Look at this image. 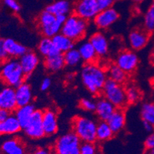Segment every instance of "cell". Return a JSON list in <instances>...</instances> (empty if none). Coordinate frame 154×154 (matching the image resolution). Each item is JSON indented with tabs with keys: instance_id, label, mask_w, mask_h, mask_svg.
<instances>
[{
	"instance_id": "cell-16",
	"label": "cell",
	"mask_w": 154,
	"mask_h": 154,
	"mask_svg": "<svg viewBox=\"0 0 154 154\" xmlns=\"http://www.w3.org/2000/svg\"><path fill=\"white\" fill-rule=\"evenodd\" d=\"M89 41L93 45L99 57H104L108 54L109 42L103 32H95L90 36Z\"/></svg>"
},
{
	"instance_id": "cell-15",
	"label": "cell",
	"mask_w": 154,
	"mask_h": 154,
	"mask_svg": "<svg viewBox=\"0 0 154 154\" xmlns=\"http://www.w3.org/2000/svg\"><path fill=\"white\" fill-rule=\"evenodd\" d=\"M42 126L46 136H53L59 130L57 114L52 109H47L42 114Z\"/></svg>"
},
{
	"instance_id": "cell-12",
	"label": "cell",
	"mask_w": 154,
	"mask_h": 154,
	"mask_svg": "<svg viewBox=\"0 0 154 154\" xmlns=\"http://www.w3.org/2000/svg\"><path fill=\"white\" fill-rule=\"evenodd\" d=\"M149 32L145 29H133L129 34V43L133 50H140L146 46L149 40Z\"/></svg>"
},
{
	"instance_id": "cell-33",
	"label": "cell",
	"mask_w": 154,
	"mask_h": 154,
	"mask_svg": "<svg viewBox=\"0 0 154 154\" xmlns=\"http://www.w3.org/2000/svg\"><path fill=\"white\" fill-rule=\"evenodd\" d=\"M126 95L127 103L130 105L137 103L141 97L140 90L134 85H130L126 88Z\"/></svg>"
},
{
	"instance_id": "cell-6",
	"label": "cell",
	"mask_w": 154,
	"mask_h": 154,
	"mask_svg": "<svg viewBox=\"0 0 154 154\" xmlns=\"http://www.w3.org/2000/svg\"><path fill=\"white\" fill-rule=\"evenodd\" d=\"M102 95L116 108L123 109L128 105L126 89L123 87V84L118 83L109 78L106 81Z\"/></svg>"
},
{
	"instance_id": "cell-7",
	"label": "cell",
	"mask_w": 154,
	"mask_h": 154,
	"mask_svg": "<svg viewBox=\"0 0 154 154\" xmlns=\"http://www.w3.org/2000/svg\"><path fill=\"white\" fill-rule=\"evenodd\" d=\"M81 140L73 132L60 136L56 140L53 147L55 154H80Z\"/></svg>"
},
{
	"instance_id": "cell-50",
	"label": "cell",
	"mask_w": 154,
	"mask_h": 154,
	"mask_svg": "<svg viewBox=\"0 0 154 154\" xmlns=\"http://www.w3.org/2000/svg\"><path fill=\"white\" fill-rule=\"evenodd\" d=\"M0 154H3V153H2V151H0Z\"/></svg>"
},
{
	"instance_id": "cell-43",
	"label": "cell",
	"mask_w": 154,
	"mask_h": 154,
	"mask_svg": "<svg viewBox=\"0 0 154 154\" xmlns=\"http://www.w3.org/2000/svg\"><path fill=\"white\" fill-rule=\"evenodd\" d=\"M143 126L144 130L148 133H152L154 131V126L148 122L143 121Z\"/></svg>"
},
{
	"instance_id": "cell-9",
	"label": "cell",
	"mask_w": 154,
	"mask_h": 154,
	"mask_svg": "<svg viewBox=\"0 0 154 154\" xmlns=\"http://www.w3.org/2000/svg\"><path fill=\"white\" fill-rule=\"evenodd\" d=\"M100 12L96 0H78L73 7V13L79 17L90 21Z\"/></svg>"
},
{
	"instance_id": "cell-39",
	"label": "cell",
	"mask_w": 154,
	"mask_h": 154,
	"mask_svg": "<svg viewBox=\"0 0 154 154\" xmlns=\"http://www.w3.org/2000/svg\"><path fill=\"white\" fill-rule=\"evenodd\" d=\"M98 8L100 10H104V9H109L112 6L114 2V0H96Z\"/></svg>"
},
{
	"instance_id": "cell-42",
	"label": "cell",
	"mask_w": 154,
	"mask_h": 154,
	"mask_svg": "<svg viewBox=\"0 0 154 154\" xmlns=\"http://www.w3.org/2000/svg\"><path fill=\"white\" fill-rule=\"evenodd\" d=\"M51 84H52V81H51V79L49 78L46 77V78L43 79L40 85L41 90L42 91H47L48 89L50 88Z\"/></svg>"
},
{
	"instance_id": "cell-34",
	"label": "cell",
	"mask_w": 154,
	"mask_h": 154,
	"mask_svg": "<svg viewBox=\"0 0 154 154\" xmlns=\"http://www.w3.org/2000/svg\"><path fill=\"white\" fill-rule=\"evenodd\" d=\"M79 106L81 109L86 112H95L96 108V102L91 99L82 98L79 100Z\"/></svg>"
},
{
	"instance_id": "cell-29",
	"label": "cell",
	"mask_w": 154,
	"mask_h": 154,
	"mask_svg": "<svg viewBox=\"0 0 154 154\" xmlns=\"http://www.w3.org/2000/svg\"><path fill=\"white\" fill-rule=\"evenodd\" d=\"M115 133L112 130L110 126H109L106 121L100 120L97 123L96 127V140L100 142H106L111 140Z\"/></svg>"
},
{
	"instance_id": "cell-5",
	"label": "cell",
	"mask_w": 154,
	"mask_h": 154,
	"mask_svg": "<svg viewBox=\"0 0 154 154\" xmlns=\"http://www.w3.org/2000/svg\"><path fill=\"white\" fill-rule=\"evenodd\" d=\"M87 29L88 21L73 13L67 16L62 27L61 32L73 42H79L86 36Z\"/></svg>"
},
{
	"instance_id": "cell-35",
	"label": "cell",
	"mask_w": 154,
	"mask_h": 154,
	"mask_svg": "<svg viewBox=\"0 0 154 154\" xmlns=\"http://www.w3.org/2000/svg\"><path fill=\"white\" fill-rule=\"evenodd\" d=\"M80 154H96L97 148L95 143L82 142L79 147Z\"/></svg>"
},
{
	"instance_id": "cell-31",
	"label": "cell",
	"mask_w": 154,
	"mask_h": 154,
	"mask_svg": "<svg viewBox=\"0 0 154 154\" xmlns=\"http://www.w3.org/2000/svg\"><path fill=\"white\" fill-rule=\"evenodd\" d=\"M63 56H64V60H65L66 66H76L78 64L80 63L81 61H82L79 50L78 49H75V48H72L63 53Z\"/></svg>"
},
{
	"instance_id": "cell-22",
	"label": "cell",
	"mask_w": 154,
	"mask_h": 154,
	"mask_svg": "<svg viewBox=\"0 0 154 154\" xmlns=\"http://www.w3.org/2000/svg\"><path fill=\"white\" fill-rule=\"evenodd\" d=\"M35 110V107L31 103L23 106H18L15 110L14 114L21 125L22 130L27 126Z\"/></svg>"
},
{
	"instance_id": "cell-48",
	"label": "cell",
	"mask_w": 154,
	"mask_h": 154,
	"mask_svg": "<svg viewBox=\"0 0 154 154\" xmlns=\"http://www.w3.org/2000/svg\"><path fill=\"white\" fill-rule=\"evenodd\" d=\"M152 60H153V62H154V53H153V56H152Z\"/></svg>"
},
{
	"instance_id": "cell-52",
	"label": "cell",
	"mask_w": 154,
	"mask_h": 154,
	"mask_svg": "<svg viewBox=\"0 0 154 154\" xmlns=\"http://www.w3.org/2000/svg\"><path fill=\"white\" fill-rule=\"evenodd\" d=\"M142 154H148V153H142Z\"/></svg>"
},
{
	"instance_id": "cell-2",
	"label": "cell",
	"mask_w": 154,
	"mask_h": 154,
	"mask_svg": "<svg viewBox=\"0 0 154 154\" xmlns=\"http://www.w3.org/2000/svg\"><path fill=\"white\" fill-rule=\"evenodd\" d=\"M68 16L60 15L55 16L47 10H44L37 18V26L44 37L53 38L60 33L63 25Z\"/></svg>"
},
{
	"instance_id": "cell-44",
	"label": "cell",
	"mask_w": 154,
	"mask_h": 154,
	"mask_svg": "<svg viewBox=\"0 0 154 154\" xmlns=\"http://www.w3.org/2000/svg\"><path fill=\"white\" fill-rule=\"evenodd\" d=\"M10 114H11V112H9V111L0 109V122H2V121H3V120H5V119H7Z\"/></svg>"
},
{
	"instance_id": "cell-45",
	"label": "cell",
	"mask_w": 154,
	"mask_h": 154,
	"mask_svg": "<svg viewBox=\"0 0 154 154\" xmlns=\"http://www.w3.org/2000/svg\"><path fill=\"white\" fill-rule=\"evenodd\" d=\"M146 15L149 16V17H151L152 19H154V0L152 2V3L149 5Z\"/></svg>"
},
{
	"instance_id": "cell-4",
	"label": "cell",
	"mask_w": 154,
	"mask_h": 154,
	"mask_svg": "<svg viewBox=\"0 0 154 154\" xmlns=\"http://www.w3.org/2000/svg\"><path fill=\"white\" fill-rule=\"evenodd\" d=\"M97 123L85 116H76L72 120V132L79 137L81 142L95 143L96 141Z\"/></svg>"
},
{
	"instance_id": "cell-23",
	"label": "cell",
	"mask_w": 154,
	"mask_h": 154,
	"mask_svg": "<svg viewBox=\"0 0 154 154\" xmlns=\"http://www.w3.org/2000/svg\"><path fill=\"white\" fill-rule=\"evenodd\" d=\"M44 66L49 72H58L66 66L63 53H58L48 56L44 60Z\"/></svg>"
},
{
	"instance_id": "cell-25",
	"label": "cell",
	"mask_w": 154,
	"mask_h": 154,
	"mask_svg": "<svg viewBox=\"0 0 154 154\" xmlns=\"http://www.w3.org/2000/svg\"><path fill=\"white\" fill-rule=\"evenodd\" d=\"M5 46L9 57L12 59L20 58L27 52L26 47L12 38H5Z\"/></svg>"
},
{
	"instance_id": "cell-51",
	"label": "cell",
	"mask_w": 154,
	"mask_h": 154,
	"mask_svg": "<svg viewBox=\"0 0 154 154\" xmlns=\"http://www.w3.org/2000/svg\"><path fill=\"white\" fill-rule=\"evenodd\" d=\"M114 1H119V0H114Z\"/></svg>"
},
{
	"instance_id": "cell-24",
	"label": "cell",
	"mask_w": 154,
	"mask_h": 154,
	"mask_svg": "<svg viewBox=\"0 0 154 154\" xmlns=\"http://www.w3.org/2000/svg\"><path fill=\"white\" fill-rule=\"evenodd\" d=\"M78 50L80 53L82 60L85 63H96V60L99 56L96 54V50L89 41L82 42L79 45Z\"/></svg>"
},
{
	"instance_id": "cell-49",
	"label": "cell",
	"mask_w": 154,
	"mask_h": 154,
	"mask_svg": "<svg viewBox=\"0 0 154 154\" xmlns=\"http://www.w3.org/2000/svg\"><path fill=\"white\" fill-rule=\"evenodd\" d=\"M0 10H1V2H0Z\"/></svg>"
},
{
	"instance_id": "cell-28",
	"label": "cell",
	"mask_w": 154,
	"mask_h": 154,
	"mask_svg": "<svg viewBox=\"0 0 154 154\" xmlns=\"http://www.w3.org/2000/svg\"><path fill=\"white\" fill-rule=\"evenodd\" d=\"M106 73L109 79H112L120 84H123L127 81L128 74L120 67L118 66L116 63L109 66L106 70Z\"/></svg>"
},
{
	"instance_id": "cell-38",
	"label": "cell",
	"mask_w": 154,
	"mask_h": 154,
	"mask_svg": "<svg viewBox=\"0 0 154 154\" xmlns=\"http://www.w3.org/2000/svg\"><path fill=\"white\" fill-rule=\"evenodd\" d=\"M3 2L12 12H19L21 9V6L16 0H3Z\"/></svg>"
},
{
	"instance_id": "cell-1",
	"label": "cell",
	"mask_w": 154,
	"mask_h": 154,
	"mask_svg": "<svg viewBox=\"0 0 154 154\" xmlns=\"http://www.w3.org/2000/svg\"><path fill=\"white\" fill-rule=\"evenodd\" d=\"M82 84L94 96L102 95L103 89L107 80L106 70L96 63H85L80 72Z\"/></svg>"
},
{
	"instance_id": "cell-8",
	"label": "cell",
	"mask_w": 154,
	"mask_h": 154,
	"mask_svg": "<svg viewBox=\"0 0 154 154\" xmlns=\"http://www.w3.org/2000/svg\"><path fill=\"white\" fill-rule=\"evenodd\" d=\"M43 111L35 109L27 126L23 129L25 134L32 140H40L46 134L42 126Z\"/></svg>"
},
{
	"instance_id": "cell-10",
	"label": "cell",
	"mask_w": 154,
	"mask_h": 154,
	"mask_svg": "<svg viewBox=\"0 0 154 154\" xmlns=\"http://www.w3.org/2000/svg\"><path fill=\"white\" fill-rule=\"evenodd\" d=\"M115 63L126 73L131 74L136 71L138 66L139 58L133 51L125 49L119 53Z\"/></svg>"
},
{
	"instance_id": "cell-14",
	"label": "cell",
	"mask_w": 154,
	"mask_h": 154,
	"mask_svg": "<svg viewBox=\"0 0 154 154\" xmlns=\"http://www.w3.org/2000/svg\"><path fill=\"white\" fill-rule=\"evenodd\" d=\"M19 62L26 76L29 77L38 66L39 58L35 52L27 50L26 53L19 58Z\"/></svg>"
},
{
	"instance_id": "cell-40",
	"label": "cell",
	"mask_w": 154,
	"mask_h": 154,
	"mask_svg": "<svg viewBox=\"0 0 154 154\" xmlns=\"http://www.w3.org/2000/svg\"><path fill=\"white\" fill-rule=\"evenodd\" d=\"M144 146L147 150L154 148V132L151 133L146 139L145 142H144Z\"/></svg>"
},
{
	"instance_id": "cell-27",
	"label": "cell",
	"mask_w": 154,
	"mask_h": 154,
	"mask_svg": "<svg viewBox=\"0 0 154 154\" xmlns=\"http://www.w3.org/2000/svg\"><path fill=\"white\" fill-rule=\"evenodd\" d=\"M53 44L56 46V49L60 51L61 53H64L69 49L74 48V42L72 39H70L69 37L63 35L62 32L54 35L52 38Z\"/></svg>"
},
{
	"instance_id": "cell-11",
	"label": "cell",
	"mask_w": 154,
	"mask_h": 154,
	"mask_svg": "<svg viewBox=\"0 0 154 154\" xmlns=\"http://www.w3.org/2000/svg\"><path fill=\"white\" fill-rule=\"evenodd\" d=\"M119 17L118 12L112 7L100 10L93 19L94 24L100 29H106L117 21Z\"/></svg>"
},
{
	"instance_id": "cell-32",
	"label": "cell",
	"mask_w": 154,
	"mask_h": 154,
	"mask_svg": "<svg viewBox=\"0 0 154 154\" xmlns=\"http://www.w3.org/2000/svg\"><path fill=\"white\" fill-rule=\"evenodd\" d=\"M140 116L143 121L148 122L154 126V103H145L143 104L140 111Z\"/></svg>"
},
{
	"instance_id": "cell-17",
	"label": "cell",
	"mask_w": 154,
	"mask_h": 154,
	"mask_svg": "<svg viewBox=\"0 0 154 154\" xmlns=\"http://www.w3.org/2000/svg\"><path fill=\"white\" fill-rule=\"evenodd\" d=\"M116 109V107L103 97L100 98L96 102V108L95 112L100 120L107 121L115 112Z\"/></svg>"
},
{
	"instance_id": "cell-19",
	"label": "cell",
	"mask_w": 154,
	"mask_h": 154,
	"mask_svg": "<svg viewBox=\"0 0 154 154\" xmlns=\"http://www.w3.org/2000/svg\"><path fill=\"white\" fill-rule=\"evenodd\" d=\"M15 90L18 106H23L31 103L32 100V92L29 83L26 82H23L15 88Z\"/></svg>"
},
{
	"instance_id": "cell-26",
	"label": "cell",
	"mask_w": 154,
	"mask_h": 154,
	"mask_svg": "<svg viewBox=\"0 0 154 154\" xmlns=\"http://www.w3.org/2000/svg\"><path fill=\"white\" fill-rule=\"evenodd\" d=\"M38 52L44 58L61 53L54 46L52 38L49 37H43L39 41L38 44Z\"/></svg>"
},
{
	"instance_id": "cell-41",
	"label": "cell",
	"mask_w": 154,
	"mask_h": 154,
	"mask_svg": "<svg viewBox=\"0 0 154 154\" xmlns=\"http://www.w3.org/2000/svg\"><path fill=\"white\" fill-rule=\"evenodd\" d=\"M30 154H55L53 150L48 147H38L30 152Z\"/></svg>"
},
{
	"instance_id": "cell-20",
	"label": "cell",
	"mask_w": 154,
	"mask_h": 154,
	"mask_svg": "<svg viewBox=\"0 0 154 154\" xmlns=\"http://www.w3.org/2000/svg\"><path fill=\"white\" fill-rule=\"evenodd\" d=\"M106 122L115 134L122 131L126 125V116L123 109L116 108Z\"/></svg>"
},
{
	"instance_id": "cell-37",
	"label": "cell",
	"mask_w": 154,
	"mask_h": 154,
	"mask_svg": "<svg viewBox=\"0 0 154 154\" xmlns=\"http://www.w3.org/2000/svg\"><path fill=\"white\" fill-rule=\"evenodd\" d=\"M144 29L146 30L148 32L152 33L154 32V19L149 17V16L145 15L144 16Z\"/></svg>"
},
{
	"instance_id": "cell-21",
	"label": "cell",
	"mask_w": 154,
	"mask_h": 154,
	"mask_svg": "<svg viewBox=\"0 0 154 154\" xmlns=\"http://www.w3.org/2000/svg\"><path fill=\"white\" fill-rule=\"evenodd\" d=\"M3 154H26V147L19 138H11L5 140L1 147Z\"/></svg>"
},
{
	"instance_id": "cell-3",
	"label": "cell",
	"mask_w": 154,
	"mask_h": 154,
	"mask_svg": "<svg viewBox=\"0 0 154 154\" xmlns=\"http://www.w3.org/2000/svg\"><path fill=\"white\" fill-rule=\"evenodd\" d=\"M26 76L25 75L19 60L10 58L1 64L0 80L5 86L16 88L24 82Z\"/></svg>"
},
{
	"instance_id": "cell-47",
	"label": "cell",
	"mask_w": 154,
	"mask_h": 154,
	"mask_svg": "<svg viewBox=\"0 0 154 154\" xmlns=\"http://www.w3.org/2000/svg\"><path fill=\"white\" fill-rule=\"evenodd\" d=\"M147 153H148V154H154V148H152V149H149Z\"/></svg>"
},
{
	"instance_id": "cell-36",
	"label": "cell",
	"mask_w": 154,
	"mask_h": 154,
	"mask_svg": "<svg viewBox=\"0 0 154 154\" xmlns=\"http://www.w3.org/2000/svg\"><path fill=\"white\" fill-rule=\"evenodd\" d=\"M9 59L10 57L5 46V38H0V65Z\"/></svg>"
},
{
	"instance_id": "cell-18",
	"label": "cell",
	"mask_w": 154,
	"mask_h": 154,
	"mask_svg": "<svg viewBox=\"0 0 154 154\" xmlns=\"http://www.w3.org/2000/svg\"><path fill=\"white\" fill-rule=\"evenodd\" d=\"M21 130V125L15 114L11 113L7 119L0 122V136L14 135Z\"/></svg>"
},
{
	"instance_id": "cell-13",
	"label": "cell",
	"mask_w": 154,
	"mask_h": 154,
	"mask_svg": "<svg viewBox=\"0 0 154 154\" xmlns=\"http://www.w3.org/2000/svg\"><path fill=\"white\" fill-rule=\"evenodd\" d=\"M15 88L6 86L0 90V109L9 112H15L17 109Z\"/></svg>"
},
{
	"instance_id": "cell-30",
	"label": "cell",
	"mask_w": 154,
	"mask_h": 154,
	"mask_svg": "<svg viewBox=\"0 0 154 154\" xmlns=\"http://www.w3.org/2000/svg\"><path fill=\"white\" fill-rule=\"evenodd\" d=\"M46 10L49 11L55 16H60V15L67 16L71 11V5L68 1L60 0L48 5L46 8Z\"/></svg>"
},
{
	"instance_id": "cell-46",
	"label": "cell",
	"mask_w": 154,
	"mask_h": 154,
	"mask_svg": "<svg viewBox=\"0 0 154 154\" xmlns=\"http://www.w3.org/2000/svg\"><path fill=\"white\" fill-rule=\"evenodd\" d=\"M132 2H135V3H141V2H144L145 0H131Z\"/></svg>"
}]
</instances>
